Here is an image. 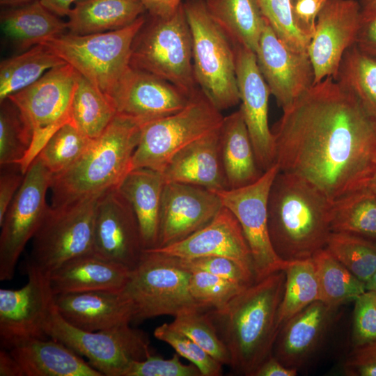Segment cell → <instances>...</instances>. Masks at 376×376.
<instances>
[{
    "mask_svg": "<svg viewBox=\"0 0 376 376\" xmlns=\"http://www.w3.org/2000/svg\"><path fill=\"white\" fill-rule=\"evenodd\" d=\"M342 370L347 376H376V340L353 347Z\"/></svg>",
    "mask_w": 376,
    "mask_h": 376,
    "instance_id": "681fc988",
    "label": "cell"
},
{
    "mask_svg": "<svg viewBox=\"0 0 376 376\" xmlns=\"http://www.w3.org/2000/svg\"><path fill=\"white\" fill-rule=\"evenodd\" d=\"M35 1L37 0H0V3L2 6L12 8L22 6Z\"/></svg>",
    "mask_w": 376,
    "mask_h": 376,
    "instance_id": "91938a15",
    "label": "cell"
},
{
    "mask_svg": "<svg viewBox=\"0 0 376 376\" xmlns=\"http://www.w3.org/2000/svg\"><path fill=\"white\" fill-rule=\"evenodd\" d=\"M125 376H202V374L193 363L183 364L176 353L169 359L152 354L143 361L134 362Z\"/></svg>",
    "mask_w": 376,
    "mask_h": 376,
    "instance_id": "c3c4849f",
    "label": "cell"
},
{
    "mask_svg": "<svg viewBox=\"0 0 376 376\" xmlns=\"http://www.w3.org/2000/svg\"><path fill=\"white\" fill-rule=\"evenodd\" d=\"M192 38L194 78L221 111L240 102L234 46L208 13L203 0L183 3Z\"/></svg>",
    "mask_w": 376,
    "mask_h": 376,
    "instance_id": "52a82bcc",
    "label": "cell"
},
{
    "mask_svg": "<svg viewBox=\"0 0 376 376\" xmlns=\"http://www.w3.org/2000/svg\"><path fill=\"white\" fill-rule=\"evenodd\" d=\"M223 207L213 191L165 182L161 199L157 248L181 241L207 225Z\"/></svg>",
    "mask_w": 376,
    "mask_h": 376,
    "instance_id": "ffe728a7",
    "label": "cell"
},
{
    "mask_svg": "<svg viewBox=\"0 0 376 376\" xmlns=\"http://www.w3.org/2000/svg\"><path fill=\"white\" fill-rule=\"evenodd\" d=\"M279 171V166L274 164L250 185L213 191L242 227L251 251L256 281L284 270L288 263L276 253L268 229L269 196Z\"/></svg>",
    "mask_w": 376,
    "mask_h": 376,
    "instance_id": "5bb4252c",
    "label": "cell"
},
{
    "mask_svg": "<svg viewBox=\"0 0 376 376\" xmlns=\"http://www.w3.org/2000/svg\"><path fill=\"white\" fill-rule=\"evenodd\" d=\"M9 351L25 376H102L79 354L52 338L33 339Z\"/></svg>",
    "mask_w": 376,
    "mask_h": 376,
    "instance_id": "4316f807",
    "label": "cell"
},
{
    "mask_svg": "<svg viewBox=\"0 0 376 376\" xmlns=\"http://www.w3.org/2000/svg\"><path fill=\"white\" fill-rule=\"evenodd\" d=\"M361 20L357 0H327L319 13L307 53L314 72L313 85L336 78L342 58L354 45Z\"/></svg>",
    "mask_w": 376,
    "mask_h": 376,
    "instance_id": "2e32d148",
    "label": "cell"
},
{
    "mask_svg": "<svg viewBox=\"0 0 376 376\" xmlns=\"http://www.w3.org/2000/svg\"><path fill=\"white\" fill-rule=\"evenodd\" d=\"M131 271L93 251L68 260L49 274L54 295L97 290H123Z\"/></svg>",
    "mask_w": 376,
    "mask_h": 376,
    "instance_id": "d4e9b609",
    "label": "cell"
},
{
    "mask_svg": "<svg viewBox=\"0 0 376 376\" xmlns=\"http://www.w3.org/2000/svg\"><path fill=\"white\" fill-rule=\"evenodd\" d=\"M144 249L135 214L118 188L97 200L93 251L132 270Z\"/></svg>",
    "mask_w": 376,
    "mask_h": 376,
    "instance_id": "e0dca14e",
    "label": "cell"
},
{
    "mask_svg": "<svg viewBox=\"0 0 376 376\" xmlns=\"http://www.w3.org/2000/svg\"><path fill=\"white\" fill-rule=\"evenodd\" d=\"M219 146L227 189L250 185L264 173L258 164L240 109L224 118L219 129Z\"/></svg>",
    "mask_w": 376,
    "mask_h": 376,
    "instance_id": "f1b7e54d",
    "label": "cell"
},
{
    "mask_svg": "<svg viewBox=\"0 0 376 376\" xmlns=\"http://www.w3.org/2000/svg\"><path fill=\"white\" fill-rule=\"evenodd\" d=\"M275 164L331 201L366 188L376 169V120L332 77L313 85L271 129Z\"/></svg>",
    "mask_w": 376,
    "mask_h": 376,
    "instance_id": "6da1fadb",
    "label": "cell"
},
{
    "mask_svg": "<svg viewBox=\"0 0 376 376\" xmlns=\"http://www.w3.org/2000/svg\"><path fill=\"white\" fill-rule=\"evenodd\" d=\"M146 19L143 15L123 29L104 33L75 35L68 32L41 44L52 49L111 100L130 67L132 43Z\"/></svg>",
    "mask_w": 376,
    "mask_h": 376,
    "instance_id": "8992f818",
    "label": "cell"
},
{
    "mask_svg": "<svg viewBox=\"0 0 376 376\" xmlns=\"http://www.w3.org/2000/svg\"><path fill=\"white\" fill-rule=\"evenodd\" d=\"M0 104V165L19 164L29 151L32 132L11 100Z\"/></svg>",
    "mask_w": 376,
    "mask_h": 376,
    "instance_id": "ab89813d",
    "label": "cell"
},
{
    "mask_svg": "<svg viewBox=\"0 0 376 376\" xmlns=\"http://www.w3.org/2000/svg\"><path fill=\"white\" fill-rule=\"evenodd\" d=\"M214 21L233 45L255 53L266 20L256 0H203Z\"/></svg>",
    "mask_w": 376,
    "mask_h": 376,
    "instance_id": "1f68e13d",
    "label": "cell"
},
{
    "mask_svg": "<svg viewBox=\"0 0 376 376\" xmlns=\"http://www.w3.org/2000/svg\"><path fill=\"white\" fill-rule=\"evenodd\" d=\"M52 174L38 157L29 165L16 195L0 222V280H11L18 259L40 227L49 205Z\"/></svg>",
    "mask_w": 376,
    "mask_h": 376,
    "instance_id": "4fadbf2b",
    "label": "cell"
},
{
    "mask_svg": "<svg viewBox=\"0 0 376 376\" xmlns=\"http://www.w3.org/2000/svg\"><path fill=\"white\" fill-rule=\"evenodd\" d=\"M59 314L81 330L95 331L133 322V305L123 290H97L55 295Z\"/></svg>",
    "mask_w": 376,
    "mask_h": 376,
    "instance_id": "603a6c76",
    "label": "cell"
},
{
    "mask_svg": "<svg viewBox=\"0 0 376 376\" xmlns=\"http://www.w3.org/2000/svg\"><path fill=\"white\" fill-rule=\"evenodd\" d=\"M366 187L376 196V169L370 177Z\"/></svg>",
    "mask_w": 376,
    "mask_h": 376,
    "instance_id": "94428289",
    "label": "cell"
},
{
    "mask_svg": "<svg viewBox=\"0 0 376 376\" xmlns=\"http://www.w3.org/2000/svg\"><path fill=\"white\" fill-rule=\"evenodd\" d=\"M284 271L285 288L277 318L279 331L292 318L320 300L319 284L312 258L288 261Z\"/></svg>",
    "mask_w": 376,
    "mask_h": 376,
    "instance_id": "8d00e7d4",
    "label": "cell"
},
{
    "mask_svg": "<svg viewBox=\"0 0 376 376\" xmlns=\"http://www.w3.org/2000/svg\"><path fill=\"white\" fill-rule=\"evenodd\" d=\"M327 0H293L292 11L298 28L312 38L318 15Z\"/></svg>",
    "mask_w": 376,
    "mask_h": 376,
    "instance_id": "816d5d0a",
    "label": "cell"
},
{
    "mask_svg": "<svg viewBox=\"0 0 376 376\" xmlns=\"http://www.w3.org/2000/svg\"><path fill=\"white\" fill-rule=\"evenodd\" d=\"M79 72L65 63L47 71L36 81L8 98L19 110L32 132L26 156L18 164L26 173L51 136L71 121V104Z\"/></svg>",
    "mask_w": 376,
    "mask_h": 376,
    "instance_id": "30bf717a",
    "label": "cell"
},
{
    "mask_svg": "<svg viewBox=\"0 0 376 376\" xmlns=\"http://www.w3.org/2000/svg\"><path fill=\"white\" fill-rule=\"evenodd\" d=\"M190 272V294L204 311L223 308L231 299L246 288L206 272Z\"/></svg>",
    "mask_w": 376,
    "mask_h": 376,
    "instance_id": "ee69618b",
    "label": "cell"
},
{
    "mask_svg": "<svg viewBox=\"0 0 376 376\" xmlns=\"http://www.w3.org/2000/svg\"><path fill=\"white\" fill-rule=\"evenodd\" d=\"M297 374V369L284 366L271 355L258 367L253 376H295Z\"/></svg>",
    "mask_w": 376,
    "mask_h": 376,
    "instance_id": "db71d44e",
    "label": "cell"
},
{
    "mask_svg": "<svg viewBox=\"0 0 376 376\" xmlns=\"http://www.w3.org/2000/svg\"><path fill=\"white\" fill-rule=\"evenodd\" d=\"M178 259L181 265L189 271L206 272L242 287H247L255 282V279L237 263L228 258L203 256Z\"/></svg>",
    "mask_w": 376,
    "mask_h": 376,
    "instance_id": "bcb514c9",
    "label": "cell"
},
{
    "mask_svg": "<svg viewBox=\"0 0 376 376\" xmlns=\"http://www.w3.org/2000/svg\"><path fill=\"white\" fill-rule=\"evenodd\" d=\"M142 127L135 120L117 113L73 164L52 175V206L100 196L118 188L132 170Z\"/></svg>",
    "mask_w": 376,
    "mask_h": 376,
    "instance_id": "277c9868",
    "label": "cell"
},
{
    "mask_svg": "<svg viewBox=\"0 0 376 376\" xmlns=\"http://www.w3.org/2000/svg\"><path fill=\"white\" fill-rule=\"evenodd\" d=\"M150 250L180 258H228L255 279L251 251L242 227L235 215L224 206L207 225L185 239Z\"/></svg>",
    "mask_w": 376,
    "mask_h": 376,
    "instance_id": "7402d4cb",
    "label": "cell"
},
{
    "mask_svg": "<svg viewBox=\"0 0 376 376\" xmlns=\"http://www.w3.org/2000/svg\"><path fill=\"white\" fill-rule=\"evenodd\" d=\"M361 10V15H367L376 11V0H357Z\"/></svg>",
    "mask_w": 376,
    "mask_h": 376,
    "instance_id": "680465c9",
    "label": "cell"
},
{
    "mask_svg": "<svg viewBox=\"0 0 376 376\" xmlns=\"http://www.w3.org/2000/svg\"><path fill=\"white\" fill-rule=\"evenodd\" d=\"M164 184L161 172L139 168L130 171L118 188L135 214L144 250L157 247Z\"/></svg>",
    "mask_w": 376,
    "mask_h": 376,
    "instance_id": "83f0119b",
    "label": "cell"
},
{
    "mask_svg": "<svg viewBox=\"0 0 376 376\" xmlns=\"http://www.w3.org/2000/svg\"><path fill=\"white\" fill-rule=\"evenodd\" d=\"M354 301L352 343L355 347L376 340V293L366 290Z\"/></svg>",
    "mask_w": 376,
    "mask_h": 376,
    "instance_id": "7dc6e473",
    "label": "cell"
},
{
    "mask_svg": "<svg viewBox=\"0 0 376 376\" xmlns=\"http://www.w3.org/2000/svg\"><path fill=\"white\" fill-rule=\"evenodd\" d=\"M255 54L271 94L283 109L313 85L314 72L308 53L290 48L267 21Z\"/></svg>",
    "mask_w": 376,
    "mask_h": 376,
    "instance_id": "d6986e66",
    "label": "cell"
},
{
    "mask_svg": "<svg viewBox=\"0 0 376 376\" xmlns=\"http://www.w3.org/2000/svg\"><path fill=\"white\" fill-rule=\"evenodd\" d=\"M27 283L17 290L0 289V340L10 350L24 342L49 338L47 327L56 308L49 275L26 264Z\"/></svg>",
    "mask_w": 376,
    "mask_h": 376,
    "instance_id": "9a60e30c",
    "label": "cell"
},
{
    "mask_svg": "<svg viewBox=\"0 0 376 376\" xmlns=\"http://www.w3.org/2000/svg\"><path fill=\"white\" fill-rule=\"evenodd\" d=\"M366 290H371L376 293V272L366 283Z\"/></svg>",
    "mask_w": 376,
    "mask_h": 376,
    "instance_id": "6125c7cd",
    "label": "cell"
},
{
    "mask_svg": "<svg viewBox=\"0 0 376 376\" xmlns=\"http://www.w3.org/2000/svg\"><path fill=\"white\" fill-rule=\"evenodd\" d=\"M77 1L79 0H40L46 8L58 17H67Z\"/></svg>",
    "mask_w": 376,
    "mask_h": 376,
    "instance_id": "6f0895ef",
    "label": "cell"
},
{
    "mask_svg": "<svg viewBox=\"0 0 376 376\" xmlns=\"http://www.w3.org/2000/svg\"><path fill=\"white\" fill-rule=\"evenodd\" d=\"M158 340L171 346L176 353L195 365L202 376H219L222 374V365L204 351L191 338L173 329L169 323H164L154 331Z\"/></svg>",
    "mask_w": 376,
    "mask_h": 376,
    "instance_id": "f6af8a7d",
    "label": "cell"
},
{
    "mask_svg": "<svg viewBox=\"0 0 376 376\" xmlns=\"http://www.w3.org/2000/svg\"><path fill=\"white\" fill-rule=\"evenodd\" d=\"M237 84L242 113L258 164L265 172L275 164L274 136L268 123L271 92L258 65L256 54L240 45H233Z\"/></svg>",
    "mask_w": 376,
    "mask_h": 376,
    "instance_id": "ac0fdd59",
    "label": "cell"
},
{
    "mask_svg": "<svg viewBox=\"0 0 376 376\" xmlns=\"http://www.w3.org/2000/svg\"><path fill=\"white\" fill-rule=\"evenodd\" d=\"M130 66L162 78L189 94L197 88L192 38L183 3L166 17H151L136 35Z\"/></svg>",
    "mask_w": 376,
    "mask_h": 376,
    "instance_id": "5b68a950",
    "label": "cell"
},
{
    "mask_svg": "<svg viewBox=\"0 0 376 376\" xmlns=\"http://www.w3.org/2000/svg\"><path fill=\"white\" fill-rule=\"evenodd\" d=\"M0 24L3 35L23 52L68 30L66 22L46 8L40 0L2 12Z\"/></svg>",
    "mask_w": 376,
    "mask_h": 376,
    "instance_id": "4dcf8cb0",
    "label": "cell"
},
{
    "mask_svg": "<svg viewBox=\"0 0 376 376\" xmlns=\"http://www.w3.org/2000/svg\"><path fill=\"white\" fill-rule=\"evenodd\" d=\"M375 163H376V155H375Z\"/></svg>",
    "mask_w": 376,
    "mask_h": 376,
    "instance_id": "be15d7a7",
    "label": "cell"
},
{
    "mask_svg": "<svg viewBox=\"0 0 376 376\" xmlns=\"http://www.w3.org/2000/svg\"><path fill=\"white\" fill-rule=\"evenodd\" d=\"M0 375L25 376L19 363L6 349L0 351Z\"/></svg>",
    "mask_w": 376,
    "mask_h": 376,
    "instance_id": "9f6ffc18",
    "label": "cell"
},
{
    "mask_svg": "<svg viewBox=\"0 0 376 376\" xmlns=\"http://www.w3.org/2000/svg\"><path fill=\"white\" fill-rule=\"evenodd\" d=\"M47 334L85 357L102 375L125 376L134 362L152 354L148 335L130 324L95 331H84L69 324L56 308L48 322Z\"/></svg>",
    "mask_w": 376,
    "mask_h": 376,
    "instance_id": "7c38bea8",
    "label": "cell"
},
{
    "mask_svg": "<svg viewBox=\"0 0 376 376\" xmlns=\"http://www.w3.org/2000/svg\"><path fill=\"white\" fill-rule=\"evenodd\" d=\"M260 11L276 35L292 49L306 52L311 38L297 26L293 0H256Z\"/></svg>",
    "mask_w": 376,
    "mask_h": 376,
    "instance_id": "7bdbcfd3",
    "label": "cell"
},
{
    "mask_svg": "<svg viewBox=\"0 0 376 376\" xmlns=\"http://www.w3.org/2000/svg\"><path fill=\"white\" fill-rule=\"evenodd\" d=\"M325 249L360 281L376 272V242L347 233L331 232Z\"/></svg>",
    "mask_w": 376,
    "mask_h": 376,
    "instance_id": "f35d334b",
    "label": "cell"
},
{
    "mask_svg": "<svg viewBox=\"0 0 376 376\" xmlns=\"http://www.w3.org/2000/svg\"><path fill=\"white\" fill-rule=\"evenodd\" d=\"M224 118L221 111L197 88L182 109L143 126L132 157V170L146 168L162 173L180 150L218 130Z\"/></svg>",
    "mask_w": 376,
    "mask_h": 376,
    "instance_id": "9c48e42d",
    "label": "cell"
},
{
    "mask_svg": "<svg viewBox=\"0 0 376 376\" xmlns=\"http://www.w3.org/2000/svg\"><path fill=\"white\" fill-rule=\"evenodd\" d=\"M220 127L177 153L162 173L165 182H178L212 191L227 189L220 146Z\"/></svg>",
    "mask_w": 376,
    "mask_h": 376,
    "instance_id": "484cf974",
    "label": "cell"
},
{
    "mask_svg": "<svg viewBox=\"0 0 376 376\" xmlns=\"http://www.w3.org/2000/svg\"><path fill=\"white\" fill-rule=\"evenodd\" d=\"M196 311L174 317L169 323L175 329L183 333L222 365H229L230 357L220 339L207 312Z\"/></svg>",
    "mask_w": 376,
    "mask_h": 376,
    "instance_id": "b9f144b4",
    "label": "cell"
},
{
    "mask_svg": "<svg viewBox=\"0 0 376 376\" xmlns=\"http://www.w3.org/2000/svg\"><path fill=\"white\" fill-rule=\"evenodd\" d=\"M111 101L79 73L71 104V123L91 139L100 136L116 116Z\"/></svg>",
    "mask_w": 376,
    "mask_h": 376,
    "instance_id": "836d02e7",
    "label": "cell"
},
{
    "mask_svg": "<svg viewBox=\"0 0 376 376\" xmlns=\"http://www.w3.org/2000/svg\"><path fill=\"white\" fill-rule=\"evenodd\" d=\"M331 230L376 242V196L366 187L333 201Z\"/></svg>",
    "mask_w": 376,
    "mask_h": 376,
    "instance_id": "e575fe53",
    "label": "cell"
},
{
    "mask_svg": "<svg viewBox=\"0 0 376 376\" xmlns=\"http://www.w3.org/2000/svg\"><path fill=\"white\" fill-rule=\"evenodd\" d=\"M285 281L284 270L274 272L242 290L223 308L207 311L236 373L253 376L272 355Z\"/></svg>",
    "mask_w": 376,
    "mask_h": 376,
    "instance_id": "7a4b0ae2",
    "label": "cell"
},
{
    "mask_svg": "<svg viewBox=\"0 0 376 376\" xmlns=\"http://www.w3.org/2000/svg\"><path fill=\"white\" fill-rule=\"evenodd\" d=\"M92 140L69 122L51 136L37 157L52 175H55L73 164Z\"/></svg>",
    "mask_w": 376,
    "mask_h": 376,
    "instance_id": "60d3db41",
    "label": "cell"
},
{
    "mask_svg": "<svg viewBox=\"0 0 376 376\" xmlns=\"http://www.w3.org/2000/svg\"><path fill=\"white\" fill-rule=\"evenodd\" d=\"M149 16L166 17L182 4V0H141Z\"/></svg>",
    "mask_w": 376,
    "mask_h": 376,
    "instance_id": "11a10c76",
    "label": "cell"
},
{
    "mask_svg": "<svg viewBox=\"0 0 376 376\" xmlns=\"http://www.w3.org/2000/svg\"><path fill=\"white\" fill-rule=\"evenodd\" d=\"M190 276L178 257L144 250L124 288L133 305V322L204 311L190 294Z\"/></svg>",
    "mask_w": 376,
    "mask_h": 376,
    "instance_id": "ba28073f",
    "label": "cell"
},
{
    "mask_svg": "<svg viewBox=\"0 0 376 376\" xmlns=\"http://www.w3.org/2000/svg\"><path fill=\"white\" fill-rule=\"evenodd\" d=\"M99 197L49 206L32 239L26 264L49 275L68 260L93 251Z\"/></svg>",
    "mask_w": 376,
    "mask_h": 376,
    "instance_id": "8fae6325",
    "label": "cell"
},
{
    "mask_svg": "<svg viewBox=\"0 0 376 376\" xmlns=\"http://www.w3.org/2000/svg\"><path fill=\"white\" fill-rule=\"evenodd\" d=\"M141 0H79L66 22L68 33L87 35L123 29L146 12Z\"/></svg>",
    "mask_w": 376,
    "mask_h": 376,
    "instance_id": "f546056e",
    "label": "cell"
},
{
    "mask_svg": "<svg viewBox=\"0 0 376 376\" xmlns=\"http://www.w3.org/2000/svg\"><path fill=\"white\" fill-rule=\"evenodd\" d=\"M332 205L311 183L279 171L268 201L269 234L278 256L285 261L311 258L325 248Z\"/></svg>",
    "mask_w": 376,
    "mask_h": 376,
    "instance_id": "3957f363",
    "label": "cell"
},
{
    "mask_svg": "<svg viewBox=\"0 0 376 376\" xmlns=\"http://www.w3.org/2000/svg\"><path fill=\"white\" fill-rule=\"evenodd\" d=\"M336 310L318 300L288 321L274 344L277 359L297 370L304 365L322 343Z\"/></svg>",
    "mask_w": 376,
    "mask_h": 376,
    "instance_id": "cb8c5ba5",
    "label": "cell"
},
{
    "mask_svg": "<svg viewBox=\"0 0 376 376\" xmlns=\"http://www.w3.org/2000/svg\"><path fill=\"white\" fill-rule=\"evenodd\" d=\"M317 274L320 300L337 308L354 301L366 291V283L357 278L325 248L312 257Z\"/></svg>",
    "mask_w": 376,
    "mask_h": 376,
    "instance_id": "d590c367",
    "label": "cell"
},
{
    "mask_svg": "<svg viewBox=\"0 0 376 376\" xmlns=\"http://www.w3.org/2000/svg\"><path fill=\"white\" fill-rule=\"evenodd\" d=\"M334 79L351 91L376 120V61L353 45L345 52Z\"/></svg>",
    "mask_w": 376,
    "mask_h": 376,
    "instance_id": "74e56055",
    "label": "cell"
},
{
    "mask_svg": "<svg viewBox=\"0 0 376 376\" xmlns=\"http://www.w3.org/2000/svg\"><path fill=\"white\" fill-rule=\"evenodd\" d=\"M191 94L162 78L130 66L118 83L111 101L118 114L131 118L143 126L180 111L187 104Z\"/></svg>",
    "mask_w": 376,
    "mask_h": 376,
    "instance_id": "44dd1931",
    "label": "cell"
},
{
    "mask_svg": "<svg viewBox=\"0 0 376 376\" xmlns=\"http://www.w3.org/2000/svg\"><path fill=\"white\" fill-rule=\"evenodd\" d=\"M25 173L18 164L1 166L0 175V222L10 203L20 188Z\"/></svg>",
    "mask_w": 376,
    "mask_h": 376,
    "instance_id": "f907efd6",
    "label": "cell"
},
{
    "mask_svg": "<svg viewBox=\"0 0 376 376\" xmlns=\"http://www.w3.org/2000/svg\"><path fill=\"white\" fill-rule=\"evenodd\" d=\"M65 63L44 44L35 45L0 63V102Z\"/></svg>",
    "mask_w": 376,
    "mask_h": 376,
    "instance_id": "d6a6232c",
    "label": "cell"
},
{
    "mask_svg": "<svg viewBox=\"0 0 376 376\" xmlns=\"http://www.w3.org/2000/svg\"><path fill=\"white\" fill-rule=\"evenodd\" d=\"M354 45L362 54L376 61V11L361 15Z\"/></svg>",
    "mask_w": 376,
    "mask_h": 376,
    "instance_id": "f5cc1de1",
    "label": "cell"
}]
</instances>
